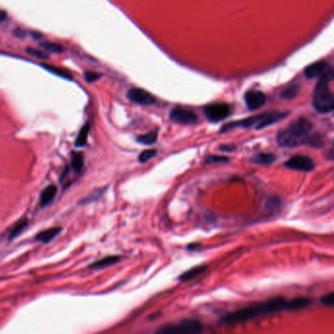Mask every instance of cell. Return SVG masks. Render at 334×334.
Returning a JSON list of instances; mask_svg holds the SVG:
<instances>
[{
  "label": "cell",
  "mask_w": 334,
  "mask_h": 334,
  "mask_svg": "<svg viewBox=\"0 0 334 334\" xmlns=\"http://www.w3.org/2000/svg\"><path fill=\"white\" fill-rule=\"evenodd\" d=\"M61 231H62V227L60 226H54V227L44 230L37 234L36 240L42 243L50 242L51 240H53L61 233Z\"/></svg>",
  "instance_id": "4fadbf2b"
},
{
  "label": "cell",
  "mask_w": 334,
  "mask_h": 334,
  "mask_svg": "<svg viewBox=\"0 0 334 334\" xmlns=\"http://www.w3.org/2000/svg\"><path fill=\"white\" fill-rule=\"evenodd\" d=\"M284 166L288 169L296 170L300 172H311L314 168V162L307 156L296 155L284 163Z\"/></svg>",
  "instance_id": "52a82bcc"
},
{
  "label": "cell",
  "mask_w": 334,
  "mask_h": 334,
  "mask_svg": "<svg viewBox=\"0 0 334 334\" xmlns=\"http://www.w3.org/2000/svg\"><path fill=\"white\" fill-rule=\"evenodd\" d=\"M230 159L225 156H217V155H209L206 157L205 163L206 164H219V163H226Z\"/></svg>",
  "instance_id": "83f0119b"
},
{
  "label": "cell",
  "mask_w": 334,
  "mask_h": 334,
  "mask_svg": "<svg viewBox=\"0 0 334 334\" xmlns=\"http://www.w3.org/2000/svg\"><path fill=\"white\" fill-rule=\"evenodd\" d=\"M90 131H91V125H90V122H86L81 128V131L79 132L78 136H77V139H76V146L77 147H82V146H84L86 144Z\"/></svg>",
  "instance_id": "e0dca14e"
},
{
  "label": "cell",
  "mask_w": 334,
  "mask_h": 334,
  "mask_svg": "<svg viewBox=\"0 0 334 334\" xmlns=\"http://www.w3.org/2000/svg\"><path fill=\"white\" fill-rule=\"evenodd\" d=\"M207 267L206 266H200V267H196V268H193L191 270L187 271L186 273H182L180 277V279L182 280V282H185V280H190L192 278H195L197 277L198 275H200L201 273H204L206 271Z\"/></svg>",
  "instance_id": "ffe728a7"
},
{
  "label": "cell",
  "mask_w": 334,
  "mask_h": 334,
  "mask_svg": "<svg viewBox=\"0 0 334 334\" xmlns=\"http://www.w3.org/2000/svg\"><path fill=\"white\" fill-rule=\"evenodd\" d=\"M330 73H333L332 67L325 61H320L308 66L305 69L304 75L307 79H321Z\"/></svg>",
  "instance_id": "ba28073f"
},
{
  "label": "cell",
  "mask_w": 334,
  "mask_h": 334,
  "mask_svg": "<svg viewBox=\"0 0 334 334\" xmlns=\"http://www.w3.org/2000/svg\"><path fill=\"white\" fill-rule=\"evenodd\" d=\"M128 99L130 101L133 102L138 105H143V106H150L156 103L155 97L150 94L148 91H144L142 89H136L132 87L130 91H128Z\"/></svg>",
  "instance_id": "9c48e42d"
},
{
  "label": "cell",
  "mask_w": 334,
  "mask_h": 334,
  "mask_svg": "<svg viewBox=\"0 0 334 334\" xmlns=\"http://www.w3.org/2000/svg\"><path fill=\"white\" fill-rule=\"evenodd\" d=\"M120 261V257L119 256H107L105 258H102L100 260L91 263L90 266L91 269L93 270H101L104 268L110 267L114 263H118Z\"/></svg>",
  "instance_id": "5bb4252c"
},
{
  "label": "cell",
  "mask_w": 334,
  "mask_h": 334,
  "mask_svg": "<svg viewBox=\"0 0 334 334\" xmlns=\"http://www.w3.org/2000/svg\"><path fill=\"white\" fill-rule=\"evenodd\" d=\"M158 138V130H153L151 132L139 135L136 138V142L143 145H151L157 142Z\"/></svg>",
  "instance_id": "ac0fdd59"
},
{
  "label": "cell",
  "mask_w": 334,
  "mask_h": 334,
  "mask_svg": "<svg viewBox=\"0 0 334 334\" xmlns=\"http://www.w3.org/2000/svg\"><path fill=\"white\" fill-rule=\"evenodd\" d=\"M28 223H29V221L27 218L20 219L11 228L10 233H9V239L12 240L15 237L19 236L21 233H23V231H25V228L28 226Z\"/></svg>",
  "instance_id": "2e32d148"
},
{
  "label": "cell",
  "mask_w": 334,
  "mask_h": 334,
  "mask_svg": "<svg viewBox=\"0 0 334 334\" xmlns=\"http://www.w3.org/2000/svg\"><path fill=\"white\" fill-rule=\"evenodd\" d=\"M170 119L181 125H194L198 121V116L194 112L182 107H175L170 113Z\"/></svg>",
  "instance_id": "8992f818"
},
{
  "label": "cell",
  "mask_w": 334,
  "mask_h": 334,
  "mask_svg": "<svg viewBox=\"0 0 334 334\" xmlns=\"http://www.w3.org/2000/svg\"><path fill=\"white\" fill-rule=\"evenodd\" d=\"M289 115V112L273 111L267 112L260 114L258 116H254L250 118H246L240 121H232L228 124H225L220 130L221 133L231 131L236 128H250L255 127L257 130H262L265 128H268L272 125H274L282 120L285 119Z\"/></svg>",
  "instance_id": "3957f363"
},
{
  "label": "cell",
  "mask_w": 334,
  "mask_h": 334,
  "mask_svg": "<svg viewBox=\"0 0 334 334\" xmlns=\"http://www.w3.org/2000/svg\"><path fill=\"white\" fill-rule=\"evenodd\" d=\"M157 155V150L156 149H147L142 151L139 156H138V161L142 163L148 162L150 159L154 158Z\"/></svg>",
  "instance_id": "4316f807"
},
{
  "label": "cell",
  "mask_w": 334,
  "mask_h": 334,
  "mask_svg": "<svg viewBox=\"0 0 334 334\" xmlns=\"http://www.w3.org/2000/svg\"><path fill=\"white\" fill-rule=\"evenodd\" d=\"M102 192H103V190L102 189H97V190H95V191H93V193L92 194H91V195H89L85 199H83L82 200V202H90V201H93L95 198H94V196H96V197H99L100 195H101Z\"/></svg>",
  "instance_id": "4dcf8cb0"
},
{
  "label": "cell",
  "mask_w": 334,
  "mask_h": 334,
  "mask_svg": "<svg viewBox=\"0 0 334 334\" xmlns=\"http://www.w3.org/2000/svg\"><path fill=\"white\" fill-rule=\"evenodd\" d=\"M40 47H41L42 49H44L45 51H48V52H51V53H61L64 50L63 46L58 44V43H55V42H49V41H43V42H41L40 43Z\"/></svg>",
  "instance_id": "603a6c76"
},
{
  "label": "cell",
  "mask_w": 334,
  "mask_h": 334,
  "mask_svg": "<svg viewBox=\"0 0 334 334\" xmlns=\"http://www.w3.org/2000/svg\"><path fill=\"white\" fill-rule=\"evenodd\" d=\"M244 101L249 110L255 111L262 108L267 101V96L262 91H249L244 95Z\"/></svg>",
  "instance_id": "30bf717a"
},
{
  "label": "cell",
  "mask_w": 334,
  "mask_h": 334,
  "mask_svg": "<svg viewBox=\"0 0 334 334\" xmlns=\"http://www.w3.org/2000/svg\"><path fill=\"white\" fill-rule=\"evenodd\" d=\"M333 73L325 75L323 78L319 79L314 86L313 106L315 111L321 114H327L333 111V93L329 87V83L333 81Z\"/></svg>",
  "instance_id": "277c9868"
},
{
  "label": "cell",
  "mask_w": 334,
  "mask_h": 334,
  "mask_svg": "<svg viewBox=\"0 0 334 334\" xmlns=\"http://www.w3.org/2000/svg\"><path fill=\"white\" fill-rule=\"evenodd\" d=\"M57 194V187L54 184H50L47 185L41 193V197H40V204L41 207H45L47 205H49L53 199L55 198Z\"/></svg>",
  "instance_id": "7c38bea8"
},
{
  "label": "cell",
  "mask_w": 334,
  "mask_h": 334,
  "mask_svg": "<svg viewBox=\"0 0 334 334\" xmlns=\"http://www.w3.org/2000/svg\"><path fill=\"white\" fill-rule=\"evenodd\" d=\"M310 304H311V300L308 298H303V297L296 298L288 301V310H293V311L301 310L308 307Z\"/></svg>",
  "instance_id": "d6986e66"
},
{
  "label": "cell",
  "mask_w": 334,
  "mask_h": 334,
  "mask_svg": "<svg viewBox=\"0 0 334 334\" xmlns=\"http://www.w3.org/2000/svg\"><path fill=\"white\" fill-rule=\"evenodd\" d=\"M6 19H7V13L5 11L0 9V24L3 23Z\"/></svg>",
  "instance_id": "836d02e7"
},
{
  "label": "cell",
  "mask_w": 334,
  "mask_h": 334,
  "mask_svg": "<svg viewBox=\"0 0 334 334\" xmlns=\"http://www.w3.org/2000/svg\"><path fill=\"white\" fill-rule=\"evenodd\" d=\"M13 34L19 39H24L26 37V30H22V29H15L13 30Z\"/></svg>",
  "instance_id": "d6a6232c"
},
{
  "label": "cell",
  "mask_w": 334,
  "mask_h": 334,
  "mask_svg": "<svg viewBox=\"0 0 334 334\" xmlns=\"http://www.w3.org/2000/svg\"><path fill=\"white\" fill-rule=\"evenodd\" d=\"M154 334H183L180 324H166Z\"/></svg>",
  "instance_id": "44dd1931"
},
{
  "label": "cell",
  "mask_w": 334,
  "mask_h": 334,
  "mask_svg": "<svg viewBox=\"0 0 334 334\" xmlns=\"http://www.w3.org/2000/svg\"><path fill=\"white\" fill-rule=\"evenodd\" d=\"M183 334H199L202 330V324L196 320H186L180 324Z\"/></svg>",
  "instance_id": "8fae6325"
},
{
  "label": "cell",
  "mask_w": 334,
  "mask_h": 334,
  "mask_svg": "<svg viewBox=\"0 0 334 334\" xmlns=\"http://www.w3.org/2000/svg\"><path fill=\"white\" fill-rule=\"evenodd\" d=\"M72 168L76 172H81L83 168V154L81 152H77L73 154L72 158Z\"/></svg>",
  "instance_id": "7402d4cb"
},
{
  "label": "cell",
  "mask_w": 334,
  "mask_h": 334,
  "mask_svg": "<svg viewBox=\"0 0 334 334\" xmlns=\"http://www.w3.org/2000/svg\"><path fill=\"white\" fill-rule=\"evenodd\" d=\"M206 118L212 122L223 121L232 114V108L226 103H215L204 108Z\"/></svg>",
  "instance_id": "5b68a950"
},
{
  "label": "cell",
  "mask_w": 334,
  "mask_h": 334,
  "mask_svg": "<svg viewBox=\"0 0 334 334\" xmlns=\"http://www.w3.org/2000/svg\"><path fill=\"white\" fill-rule=\"evenodd\" d=\"M299 91H300L299 84H291L282 92V97L284 99H292L298 94Z\"/></svg>",
  "instance_id": "cb8c5ba5"
},
{
  "label": "cell",
  "mask_w": 334,
  "mask_h": 334,
  "mask_svg": "<svg viewBox=\"0 0 334 334\" xmlns=\"http://www.w3.org/2000/svg\"><path fill=\"white\" fill-rule=\"evenodd\" d=\"M312 122L306 118H299L290 122L285 129L279 131L276 142L279 146L294 148L302 144H309L311 139Z\"/></svg>",
  "instance_id": "7a4b0ae2"
},
{
  "label": "cell",
  "mask_w": 334,
  "mask_h": 334,
  "mask_svg": "<svg viewBox=\"0 0 334 334\" xmlns=\"http://www.w3.org/2000/svg\"><path fill=\"white\" fill-rule=\"evenodd\" d=\"M276 160V156L272 153H259L252 157L251 162L257 165H271Z\"/></svg>",
  "instance_id": "9a60e30c"
},
{
  "label": "cell",
  "mask_w": 334,
  "mask_h": 334,
  "mask_svg": "<svg viewBox=\"0 0 334 334\" xmlns=\"http://www.w3.org/2000/svg\"><path fill=\"white\" fill-rule=\"evenodd\" d=\"M26 52L30 56H32L34 58H38V59H41V60H48L49 59V56L45 52L36 49L33 47L26 48Z\"/></svg>",
  "instance_id": "484cf974"
},
{
  "label": "cell",
  "mask_w": 334,
  "mask_h": 334,
  "mask_svg": "<svg viewBox=\"0 0 334 334\" xmlns=\"http://www.w3.org/2000/svg\"><path fill=\"white\" fill-rule=\"evenodd\" d=\"M42 67L45 68L46 70L51 72V73L56 74V75H58V76H60V77H63V78H65V79H68V80H72V79H73V76H72L71 74H70L69 72L65 71V70L60 69V68H58V67H54V66L47 65V64H43Z\"/></svg>",
  "instance_id": "d4e9b609"
},
{
  "label": "cell",
  "mask_w": 334,
  "mask_h": 334,
  "mask_svg": "<svg viewBox=\"0 0 334 334\" xmlns=\"http://www.w3.org/2000/svg\"><path fill=\"white\" fill-rule=\"evenodd\" d=\"M100 77H101V75L98 74V73H96V72H84V79H85V81H89V82L98 81L100 79Z\"/></svg>",
  "instance_id": "f1b7e54d"
},
{
  "label": "cell",
  "mask_w": 334,
  "mask_h": 334,
  "mask_svg": "<svg viewBox=\"0 0 334 334\" xmlns=\"http://www.w3.org/2000/svg\"><path fill=\"white\" fill-rule=\"evenodd\" d=\"M322 303L325 305V306H333L334 304V294L331 293L327 294L322 298Z\"/></svg>",
  "instance_id": "f546056e"
},
{
  "label": "cell",
  "mask_w": 334,
  "mask_h": 334,
  "mask_svg": "<svg viewBox=\"0 0 334 334\" xmlns=\"http://www.w3.org/2000/svg\"><path fill=\"white\" fill-rule=\"evenodd\" d=\"M287 309H288V301L282 297H276L263 303L256 304L253 306L240 309L236 312L226 314L225 317H223V323L226 324H238L246 321H250L259 315L273 314L275 312L287 310Z\"/></svg>",
  "instance_id": "6da1fadb"
},
{
  "label": "cell",
  "mask_w": 334,
  "mask_h": 334,
  "mask_svg": "<svg viewBox=\"0 0 334 334\" xmlns=\"http://www.w3.org/2000/svg\"><path fill=\"white\" fill-rule=\"evenodd\" d=\"M236 146L235 145H233V144H223V145H220L219 149L221 151H225V152H231L235 150Z\"/></svg>",
  "instance_id": "1f68e13d"
}]
</instances>
